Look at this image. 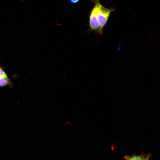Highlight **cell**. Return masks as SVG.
Returning a JSON list of instances; mask_svg holds the SVG:
<instances>
[{
  "instance_id": "6da1fadb",
  "label": "cell",
  "mask_w": 160,
  "mask_h": 160,
  "mask_svg": "<svg viewBox=\"0 0 160 160\" xmlns=\"http://www.w3.org/2000/svg\"><path fill=\"white\" fill-rule=\"evenodd\" d=\"M93 0L97 7V17L100 26L99 34L103 35V28L111 14L114 11V9H108L105 7L100 3L99 0Z\"/></svg>"
},
{
  "instance_id": "7a4b0ae2",
  "label": "cell",
  "mask_w": 160,
  "mask_h": 160,
  "mask_svg": "<svg viewBox=\"0 0 160 160\" xmlns=\"http://www.w3.org/2000/svg\"><path fill=\"white\" fill-rule=\"evenodd\" d=\"M97 7L95 4L89 16V27L86 31L87 33H90L94 31L96 34H99L100 26L97 19Z\"/></svg>"
},
{
  "instance_id": "3957f363",
  "label": "cell",
  "mask_w": 160,
  "mask_h": 160,
  "mask_svg": "<svg viewBox=\"0 0 160 160\" xmlns=\"http://www.w3.org/2000/svg\"><path fill=\"white\" fill-rule=\"evenodd\" d=\"M6 86L9 88L13 87L12 83L8 77L3 69L0 66V87Z\"/></svg>"
},
{
  "instance_id": "277c9868",
  "label": "cell",
  "mask_w": 160,
  "mask_h": 160,
  "mask_svg": "<svg viewBox=\"0 0 160 160\" xmlns=\"http://www.w3.org/2000/svg\"><path fill=\"white\" fill-rule=\"evenodd\" d=\"M144 157V155H134L132 156H124L125 160H143Z\"/></svg>"
},
{
  "instance_id": "5b68a950",
  "label": "cell",
  "mask_w": 160,
  "mask_h": 160,
  "mask_svg": "<svg viewBox=\"0 0 160 160\" xmlns=\"http://www.w3.org/2000/svg\"><path fill=\"white\" fill-rule=\"evenodd\" d=\"M150 157V154H148L147 156H145L143 160H149Z\"/></svg>"
},
{
  "instance_id": "8992f818",
  "label": "cell",
  "mask_w": 160,
  "mask_h": 160,
  "mask_svg": "<svg viewBox=\"0 0 160 160\" xmlns=\"http://www.w3.org/2000/svg\"><path fill=\"white\" fill-rule=\"evenodd\" d=\"M70 2L73 4H75L78 2L79 0H70Z\"/></svg>"
}]
</instances>
